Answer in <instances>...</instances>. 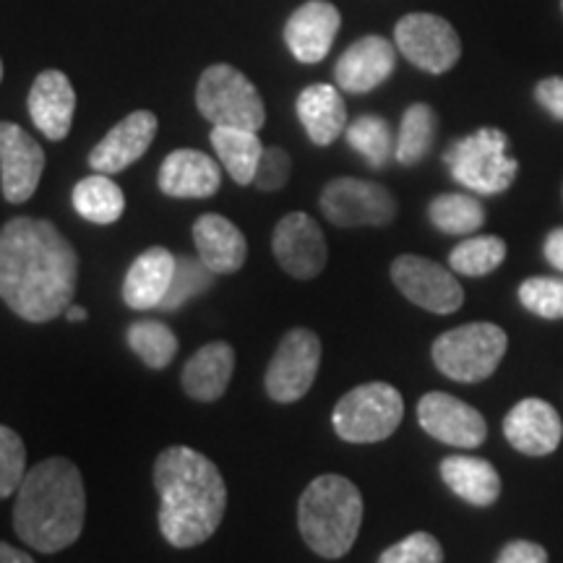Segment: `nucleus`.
<instances>
[{
    "label": "nucleus",
    "mask_w": 563,
    "mask_h": 563,
    "mask_svg": "<svg viewBox=\"0 0 563 563\" xmlns=\"http://www.w3.org/2000/svg\"><path fill=\"white\" fill-rule=\"evenodd\" d=\"M79 287V253L47 220L13 217L0 228V300L19 319L47 323Z\"/></svg>",
    "instance_id": "1"
},
{
    "label": "nucleus",
    "mask_w": 563,
    "mask_h": 563,
    "mask_svg": "<svg viewBox=\"0 0 563 563\" xmlns=\"http://www.w3.org/2000/svg\"><path fill=\"white\" fill-rule=\"evenodd\" d=\"M154 488L159 493L157 522L173 548L207 543L222 525L228 485L214 462L191 446L165 449L154 462Z\"/></svg>",
    "instance_id": "2"
},
{
    "label": "nucleus",
    "mask_w": 563,
    "mask_h": 563,
    "mask_svg": "<svg viewBox=\"0 0 563 563\" xmlns=\"http://www.w3.org/2000/svg\"><path fill=\"white\" fill-rule=\"evenodd\" d=\"M87 519L84 477L66 456L26 470L13 504V530L37 553H60L81 538Z\"/></svg>",
    "instance_id": "3"
},
{
    "label": "nucleus",
    "mask_w": 563,
    "mask_h": 563,
    "mask_svg": "<svg viewBox=\"0 0 563 563\" xmlns=\"http://www.w3.org/2000/svg\"><path fill=\"white\" fill-rule=\"evenodd\" d=\"M363 525V496L342 475H321L298 501L300 538L321 559H342L355 545Z\"/></svg>",
    "instance_id": "4"
},
{
    "label": "nucleus",
    "mask_w": 563,
    "mask_h": 563,
    "mask_svg": "<svg viewBox=\"0 0 563 563\" xmlns=\"http://www.w3.org/2000/svg\"><path fill=\"white\" fill-rule=\"evenodd\" d=\"M443 162L460 186L483 196L509 191L519 173V162L509 154V136L498 129H481L456 139Z\"/></svg>",
    "instance_id": "5"
},
{
    "label": "nucleus",
    "mask_w": 563,
    "mask_h": 563,
    "mask_svg": "<svg viewBox=\"0 0 563 563\" xmlns=\"http://www.w3.org/2000/svg\"><path fill=\"white\" fill-rule=\"evenodd\" d=\"M509 336L501 327L488 321L464 323L449 329L433 342V363L443 376L460 384H477L496 373L504 361Z\"/></svg>",
    "instance_id": "6"
},
{
    "label": "nucleus",
    "mask_w": 563,
    "mask_h": 563,
    "mask_svg": "<svg viewBox=\"0 0 563 563\" xmlns=\"http://www.w3.org/2000/svg\"><path fill=\"white\" fill-rule=\"evenodd\" d=\"M196 108L211 125L262 131L266 108L251 79L230 63H214L196 84Z\"/></svg>",
    "instance_id": "7"
},
{
    "label": "nucleus",
    "mask_w": 563,
    "mask_h": 563,
    "mask_svg": "<svg viewBox=\"0 0 563 563\" xmlns=\"http://www.w3.org/2000/svg\"><path fill=\"white\" fill-rule=\"evenodd\" d=\"M405 418V399L391 384L371 382L336 402L332 426L347 443H378L397 431Z\"/></svg>",
    "instance_id": "8"
},
{
    "label": "nucleus",
    "mask_w": 563,
    "mask_h": 563,
    "mask_svg": "<svg viewBox=\"0 0 563 563\" xmlns=\"http://www.w3.org/2000/svg\"><path fill=\"white\" fill-rule=\"evenodd\" d=\"M394 45L426 74H446L462 58V40L452 24L435 13H407L394 26Z\"/></svg>",
    "instance_id": "9"
},
{
    "label": "nucleus",
    "mask_w": 563,
    "mask_h": 563,
    "mask_svg": "<svg viewBox=\"0 0 563 563\" xmlns=\"http://www.w3.org/2000/svg\"><path fill=\"white\" fill-rule=\"evenodd\" d=\"M321 365V340L311 329H292L282 336L266 368V394L279 405L300 402L316 382Z\"/></svg>",
    "instance_id": "10"
},
{
    "label": "nucleus",
    "mask_w": 563,
    "mask_h": 563,
    "mask_svg": "<svg viewBox=\"0 0 563 563\" xmlns=\"http://www.w3.org/2000/svg\"><path fill=\"white\" fill-rule=\"evenodd\" d=\"M321 211L336 228H384L397 217V199L382 183L336 178L321 191Z\"/></svg>",
    "instance_id": "11"
},
{
    "label": "nucleus",
    "mask_w": 563,
    "mask_h": 563,
    "mask_svg": "<svg viewBox=\"0 0 563 563\" xmlns=\"http://www.w3.org/2000/svg\"><path fill=\"white\" fill-rule=\"evenodd\" d=\"M391 279L397 290L415 306H420L422 311L446 316L460 311L464 302L460 279L449 269H443L441 264L415 256V253L394 258Z\"/></svg>",
    "instance_id": "12"
},
{
    "label": "nucleus",
    "mask_w": 563,
    "mask_h": 563,
    "mask_svg": "<svg viewBox=\"0 0 563 563\" xmlns=\"http://www.w3.org/2000/svg\"><path fill=\"white\" fill-rule=\"evenodd\" d=\"M272 251L277 264L295 279H316L327 269V238L306 211H290L277 222L272 235Z\"/></svg>",
    "instance_id": "13"
},
{
    "label": "nucleus",
    "mask_w": 563,
    "mask_h": 563,
    "mask_svg": "<svg viewBox=\"0 0 563 563\" xmlns=\"http://www.w3.org/2000/svg\"><path fill=\"white\" fill-rule=\"evenodd\" d=\"M45 173V152L16 123H0V186L9 203L30 201Z\"/></svg>",
    "instance_id": "14"
},
{
    "label": "nucleus",
    "mask_w": 563,
    "mask_h": 563,
    "mask_svg": "<svg viewBox=\"0 0 563 563\" xmlns=\"http://www.w3.org/2000/svg\"><path fill=\"white\" fill-rule=\"evenodd\" d=\"M418 420L428 435L456 449L481 446L488 435L483 415L446 391L426 394L418 402Z\"/></svg>",
    "instance_id": "15"
},
{
    "label": "nucleus",
    "mask_w": 563,
    "mask_h": 563,
    "mask_svg": "<svg viewBox=\"0 0 563 563\" xmlns=\"http://www.w3.org/2000/svg\"><path fill=\"white\" fill-rule=\"evenodd\" d=\"M159 121L152 110H136L121 123L112 125L104 139L89 152V167L102 175H118L129 170L133 162L144 157L157 136Z\"/></svg>",
    "instance_id": "16"
},
{
    "label": "nucleus",
    "mask_w": 563,
    "mask_h": 563,
    "mask_svg": "<svg viewBox=\"0 0 563 563\" xmlns=\"http://www.w3.org/2000/svg\"><path fill=\"white\" fill-rule=\"evenodd\" d=\"M342 26V13L329 0H308L285 24V45L295 60L321 63L332 51Z\"/></svg>",
    "instance_id": "17"
},
{
    "label": "nucleus",
    "mask_w": 563,
    "mask_h": 563,
    "mask_svg": "<svg viewBox=\"0 0 563 563\" xmlns=\"http://www.w3.org/2000/svg\"><path fill=\"white\" fill-rule=\"evenodd\" d=\"M397 68V45L378 34L352 42L334 66L336 87L350 95L378 89Z\"/></svg>",
    "instance_id": "18"
},
{
    "label": "nucleus",
    "mask_w": 563,
    "mask_h": 563,
    "mask_svg": "<svg viewBox=\"0 0 563 563\" xmlns=\"http://www.w3.org/2000/svg\"><path fill=\"white\" fill-rule=\"evenodd\" d=\"M504 435L517 452L527 456H545L559 449L563 422L555 407L545 399H522L506 415Z\"/></svg>",
    "instance_id": "19"
},
{
    "label": "nucleus",
    "mask_w": 563,
    "mask_h": 563,
    "mask_svg": "<svg viewBox=\"0 0 563 563\" xmlns=\"http://www.w3.org/2000/svg\"><path fill=\"white\" fill-rule=\"evenodd\" d=\"M30 118L37 131L51 141H63L70 133L76 112L74 84L63 70H42L30 89Z\"/></svg>",
    "instance_id": "20"
},
{
    "label": "nucleus",
    "mask_w": 563,
    "mask_h": 563,
    "mask_svg": "<svg viewBox=\"0 0 563 563\" xmlns=\"http://www.w3.org/2000/svg\"><path fill=\"white\" fill-rule=\"evenodd\" d=\"M157 183L170 199H209L220 191L222 170L199 150H175L162 162Z\"/></svg>",
    "instance_id": "21"
},
{
    "label": "nucleus",
    "mask_w": 563,
    "mask_h": 563,
    "mask_svg": "<svg viewBox=\"0 0 563 563\" xmlns=\"http://www.w3.org/2000/svg\"><path fill=\"white\" fill-rule=\"evenodd\" d=\"M178 258L170 251L154 245L133 258L123 279V300L133 311H152L165 302L173 287Z\"/></svg>",
    "instance_id": "22"
},
{
    "label": "nucleus",
    "mask_w": 563,
    "mask_h": 563,
    "mask_svg": "<svg viewBox=\"0 0 563 563\" xmlns=\"http://www.w3.org/2000/svg\"><path fill=\"white\" fill-rule=\"evenodd\" d=\"M194 243L201 264L211 274H235L249 258V241L235 222L222 214H201L194 222Z\"/></svg>",
    "instance_id": "23"
},
{
    "label": "nucleus",
    "mask_w": 563,
    "mask_h": 563,
    "mask_svg": "<svg viewBox=\"0 0 563 563\" xmlns=\"http://www.w3.org/2000/svg\"><path fill=\"white\" fill-rule=\"evenodd\" d=\"M298 118L308 139L316 146H329L347 131V104L340 87L334 84H311L298 95L295 102Z\"/></svg>",
    "instance_id": "24"
},
{
    "label": "nucleus",
    "mask_w": 563,
    "mask_h": 563,
    "mask_svg": "<svg viewBox=\"0 0 563 563\" xmlns=\"http://www.w3.org/2000/svg\"><path fill=\"white\" fill-rule=\"evenodd\" d=\"M232 371H235V350L228 342L203 344L183 368V391L196 402H217L228 391Z\"/></svg>",
    "instance_id": "25"
},
{
    "label": "nucleus",
    "mask_w": 563,
    "mask_h": 563,
    "mask_svg": "<svg viewBox=\"0 0 563 563\" xmlns=\"http://www.w3.org/2000/svg\"><path fill=\"white\" fill-rule=\"evenodd\" d=\"M441 481L470 506H493L501 496V477L488 460L481 456H446L441 462Z\"/></svg>",
    "instance_id": "26"
},
{
    "label": "nucleus",
    "mask_w": 563,
    "mask_h": 563,
    "mask_svg": "<svg viewBox=\"0 0 563 563\" xmlns=\"http://www.w3.org/2000/svg\"><path fill=\"white\" fill-rule=\"evenodd\" d=\"M211 146H214L217 159L222 162L224 170L238 186H253L256 178L258 159L264 154V144L258 139V131L228 129V125H214L209 133Z\"/></svg>",
    "instance_id": "27"
},
{
    "label": "nucleus",
    "mask_w": 563,
    "mask_h": 563,
    "mask_svg": "<svg viewBox=\"0 0 563 563\" xmlns=\"http://www.w3.org/2000/svg\"><path fill=\"white\" fill-rule=\"evenodd\" d=\"M70 201H74L76 214L91 224H112L121 220L125 211V196L121 186L110 175L102 173H95L76 183Z\"/></svg>",
    "instance_id": "28"
},
{
    "label": "nucleus",
    "mask_w": 563,
    "mask_h": 563,
    "mask_svg": "<svg viewBox=\"0 0 563 563\" xmlns=\"http://www.w3.org/2000/svg\"><path fill=\"white\" fill-rule=\"evenodd\" d=\"M435 129H439V118L431 104L415 102L405 110L402 123H399L397 144H394V157L399 165L412 167L428 157L433 150Z\"/></svg>",
    "instance_id": "29"
},
{
    "label": "nucleus",
    "mask_w": 563,
    "mask_h": 563,
    "mask_svg": "<svg viewBox=\"0 0 563 563\" xmlns=\"http://www.w3.org/2000/svg\"><path fill=\"white\" fill-rule=\"evenodd\" d=\"M428 220L446 235H473L485 224V209L475 196L441 194L428 203Z\"/></svg>",
    "instance_id": "30"
},
{
    "label": "nucleus",
    "mask_w": 563,
    "mask_h": 563,
    "mask_svg": "<svg viewBox=\"0 0 563 563\" xmlns=\"http://www.w3.org/2000/svg\"><path fill=\"white\" fill-rule=\"evenodd\" d=\"M129 347L146 368L165 371L178 355V336L162 321H133L125 332Z\"/></svg>",
    "instance_id": "31"
},
{
    "label": "nucleus",
    "mask_w": 563,
    "mask_h": 563,
    "mask_svg": "<svg viewBox=\"0 0 563 563\" xmlns=\"http://www.w3.org/2000/svg\"><path fill=\"white\" fill-rule=\"evenodd\" d=\"M347 136V144L355 150L361 157L368 162L371 167L382 170L386 162L394 157V141L389 123L384 121L382 115H361L355 118L344 131Z\"/></svg>",
    "instance_id": "32"
},
{
    "label": "nucleus",
    "mask_w": 563,
    "mask_h": 563,
    "mask_svg": "<svg viewBox=\"0 0 563 563\" xmlns=\"http://www.w3.org/2000/svg\"><path fill=\"white\" fill-rule=\"evenodd\" d=\"M506 258V243L496 235H477L462 241L449 253V266L462 277H485L496 272Z\"/></svg>",
    "instance_id": "33"
},
{
    "label": "nucleus",
    "mask_w": 563,
    "mask_h": 563,
    "mask_svg": "<svg viewBox=\"0 0 563 563\" xmlns=\"http://www.w3.org/2000/svg\"><path fill=\"white\" fill-rule=\"evenodd\" d=\"M214 277L217 274H211L207 266L201 264V258H178L173 287L159 308L162 311H178L180 306H186V302L194 300L196 295L207 292Z\"/></svg>",
    "instance_id": "34"
},
{
    "label": "nucleus",
    "mask_w": 563,
    "mask_h": 563,
    "mask_svg": "<svg viewBox=\"0 0 563 563\" xmlns=\"http://www.w3.org/2000/svg\"><path fill=\"white\" fill-rule=\"evenodd\" d=\"M519 302L540 319H563V279L530 277L519 285Z\"/></svg>",
    "instance_id": "35"
},
{
    "label": "nucleus",
    "mask_w": 563,
    "mask_h": 563,
    "mask_svg": "<svg viewBox=\"0 0 563 563\" xmlns=\"http://www.w3.org/2000/svg\"><path fill=\"white\" fill-rule=\"evenodd\" d=\"M26 475V446L9 426H0V498L19 490Z\"/></svg>",
    "instance_id": "36"
},
{
    "label": "nucleus",
    "mask_w": 563,
    "mask_h": 563,
    "mask_svg": "<svg viewBox=\"0 0 563 563\" xmlns=\"http://www.w3.org/2000/svg\"><path fill=\"white\" fill-rule=\"evenodd\" d=\"M376 563H443V548L431 532H412L386 548Z\"/></svg>",
    "instance_id": "37"
},
{
    "label": "nucleus",
    "mask_w": 563,
    "mask_h": 563,
    "mask_svg": "<svg viewBox=\"0 0 563 563\" xmlns=\"http://www.w3.org/2000/svg\"><path fill=\"white\" fill-rule=\"evenodd\" d=\"M290 173H292L290 154H287L285 150H279V146H264V154H262V159H258L253 186L264 194H274V191H279V188L287 186Z\"/></svg>",
    "instance_id": "38"
},
{
    "label": "nucleus",
    "mask_w": 563,
    "mask_h": 563,
    "mask_svg": "<svg viewBox=\"0 0 563 563\" xmlns=\"http://www.w3.org/2000/svg\"><path fill=\"white\" fill-rule=\"evenodd\" d=\"M496 563H548V553L543 545L530 540H511L501 548Z\"/></svg>",
    "instance_id": "39"
},
{
    "label": "nucleus",
    "mask_w": 563,
    "mask_h": 563,
    "mask_svg": "<svg viewBox=\"0 0 563 563\" xmlns=\"http://www.w3.org/2000/svg\"><path fill=\"white\" fill-rule=\"evenodd\" d=\"M534 100L545 108L555 121H563V76H548L534 87Z\"/></svg>",
    "instance_id": "40"
},
{
    "label": "nucleus",
    "mask_w": 563,
    "mask_h": 563,
    "mask_svg": "<svg viewBox=\"0 0 563 563\" xmlns=\"http://www.w3.org/2000/svg\"><path fill=\"white\" fill-rule=\"evenodd\" d=\"M543 251H545L548 264L563 274V228H555L548 232Z\"/></svg>",
    "instance_id": "41"
},
{
    "label": "nucleus",
    "mask_w": 563,
    "mask_h": 563,
    "mask_svg": "<svg viewBox=\"0 0 563 563\" xmlns=\"http://www.w3.org/2000/svg\"><path fill=\"white\" fill-rule=\"evenodd\" d=\"M0 563H34V559L30 553L19 551V548H13L0 540Z\"/></svg>",
    "instance_id": "42"
},
{
    "label": "nucleus",
    "mask_w": 563,
    "mask_h": 563,
    "mask_svg": "<svg viewBox=\"0 0 563 563\" xmlns=\"http://www.w3.org/2000/svg\"><path fill=\"white\" fill-rule=\"evenodd\" d=\"M87 308H81V306H68L66 308V319L70 321V323H81V321H87Z\"/></svg>",
    "instance_id": "43"
},
{
    "label": "nucleus",
    "mask_w": 563,
    "mask_h": 563,
    "mask_svg": "<svg viewBox=\"0 0 563 563\" xmlns=\"http://www.w3.org/2000/svg\"><path fill=\"white\" fill-rule=\"evenodd\" d=\"M0 81H3V60H0Z\"/></svg>",
    "instance_id": "44"
},
{
    "label": "nucleus",
    "mask_w": 563,
    "mask_h": 563,
    "mask_svg": "<svg viewBox=\"0 0 563 563\" xmlns=\"http://www.w3.org/2000/svg\"><path fill=\"white\" fill-rule=\"evenodd\" d=\"M561 9H563V0H561Z\"/></svg>",
    "instance_id": "45"
}]
</instances>
